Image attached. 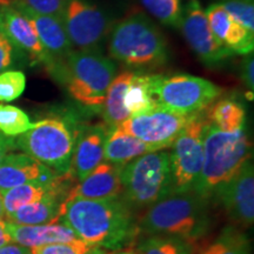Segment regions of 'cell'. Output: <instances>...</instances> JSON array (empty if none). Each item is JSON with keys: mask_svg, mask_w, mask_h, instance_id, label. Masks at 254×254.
Returning <instances> with one entry per match:
<instances>
[{"mask_svg": "<svg viewBox=\"0 0 254 254\" xmlns=\"http://www.w3.org/2000/svg\"><path fill=\"white\" fill-rule=\"evenodd\" d=\"M59 222L71 228L78 239L92 247L120 249L134 233L132 215L118 199H65Z\"/></svg>", "mask_w": 254, "mask_h": 254, "instance_id": "1", "label": "cell"}, {"mask_svg": "<svg viewBox=\"0 0 254 254\" xmlns=\"http://www.w3.org/2000/svg\"><path fill=\"white\" fill-rule=\"evenodd\" d=\"M209 227L206 199L195 190L172 193L151 205L140 228L151 236L172 237L193 244Z\"/></svg>", "mask_w": 254, "mask_h": 254, "instance_id": "2", "label": "cell"}, {"mask_svg": "<svg viewBox=\"0 0 254 254\" xmlns=\"http://www.w3.org/2000/svg\"><path fill=\"white\" fill-rule=\"evenodd\" d=\"M251 158L246 129L222 132L207 124L204 135V163L194 190L202 198L214 195Z\"/></svg>", "mask_w": 254, "mask_h": 254, "instance_id": "3", "label": "cell"}, {"mask_svg": "<svg viewBox=\"0 0 254 254\" xmlns=\"http://www.w3.org/2000/svg\"><path fill=\"white\" fill-rule=\"evenodd\" d=\"M109 52L128 67L155 68L167 60V44L150 19L134 14L119 21L111 32Z\"/></svg>", "mask_w": 254, "mask_h": 254, "instance_id": "4", "label": "cell"}, {"mask_svg": "<svg viewBox=\"0 0 254 254\" xmlns=\"http://www.w3.org/2000/svg\"><path fill=\"white\" fill-rule=\"evenodd\" d=\"M79 132L74 120L67 117H51L17 136L14 145L57 174L64 176L71 171Z\"/></svg>", "mask_w": 254, "mask_h": 254, "instance_id": "5", "label": "cell"}, {"mask_svg": "<svg viewBox=\"0 0 254 254\" xmlns=\"http://www.w3.org/2000/svg\"><path fill=\"white\" fill-rule=\"evenodd\" d=\"M65 60L62 77L73 99L92 109L103 106L116 77L117 68L112 60L97 51H72Z\"/></svg>", "mask_w": 254, "mask_h": 254, "instance_id": "6", "label": "cell"}, {"mask_svg": "<svg viewBox=\"0 0 254 254\" xmlns=\"http://www.w3.org/2000/svg\"><path fill=\"white\" fill-rule=\"evenodd\" d=\"M125 199L135 206H150L172 194L170 152L153 151L126 164L120 171Z\"/></svg>", "mask_w": 254, "mask_h": 254, "instance_id": "7", "label": "cell"}, {"mask_svg": "<svg viewBox=\"0 0 254 254\" xmlns=\"http://www.w3.org/2000/svg\"><path fill=\"white\" fill-rule=\"evenodd\" d=\"M206 111V110H205ZM205 111L194 113L172 144L170 153L172 193L194 190L204 163Z\"/></svg>", "mask_w": 254, "mask_h": 254, "instance_id": "8", "label": "cell"}, {"mask_svg": "<svg viewBox=\"0 0 254 254\" xmlns=\"http://www.w3.org/2000/svg\"><path fill=\"white\" fill-rule=\"evenodd\" d=\"M152 88L157 106L182 114L205 111L222 92L213 82L185 74L152 75Z\"/></svg>", "mask_w": 254, "mask_h": 254, "instance_id": "9", "label": "cell"}, {"mask_svg": "<svg viewBox=\"0 0 254 254\" xmlns=\"http://www.w3.org/2000/svg\"><path fill=\"white\" fill-rule=\"evenodd\" d=\"M192 116L158 106L148 112L131 116L119 126L139 140L152 146L155 151H159L172 146Z\"/></svg>", "mask_w": 254, "mask_h": 254, "instance_id": "10", "label": "cell"}, {"mask_svg": "<svg viewBox=\"0 0 254 254\" xmlns=\"http://www.w3.org/2000/svg\"><path fill=\"white\" fill-rule=\"evenodd\" d=\"M63 24L73 46L79 51H97L109 31V20L86 0H67Z\"/></svg>", "mask_w": 254, "mask_h": 254, "instance_id": "11", "label": "cell"}, {"mask_svg": "<svg viewBox=\"0 0 254 254\" xmlns=\"http://www.w3.org/2000/svg\"><path fill=\"white\" fill-rule=\"evenodd\" d=\"M180 27L190 49L206 65H214L233 55L215 39L205 11L196 0H192L187 5Z\"/></svg>", "mask_w": 254, "mask_h": 254, "instance_id": "12", "label": "cell"}, {"mask_svg": "<svg viewBox=\"0 0 254 254\" xmlns=\"http://www.w3.org/2000/svg\"><path fill=\"white\" fill-rule=\"evenodd\" d=\"M0 19L9 39L24 56L30 57L33 63L43 64L53 74L60 75L58 62L47 52L32 24L19 9L13 5L0 7Z\"/></svg>", "mask_w": 254, "mask_h": 254, "instance_id": "13", "label": "cell"}, {"mask_svg": "<svg viewBox=\"0 0 254 254\" xmlns=\"http://www.w3.org/2000/svg\"><path fill=\"white\" fill-rule=\"evenodd\" d=\"M238 224L252 226L254 220V171L252 161L247 160L230 182L214 194Z\"/></svg>", "mask_w": 254, "mask_h": 254, "instance_id": "14", "label": "cell"}, {"mask_svg": "<svg viewBox=\"0 0 254 254\" xmlns=\"http://www.w3.org/2000/svg\"><path fill=\"white\" fill-rule=\"evenodd\" d=\"M59 177L26 153H7L0 163V193L30 183H50Z\"/></svg>", "mask_w": 254, "mask_h": 254, "instance_id": "15", "label": "cell"}, {"mask_svg": "<svg viewBox=\"0 0 254 254\" xmlns=\"http://www.w3.org/2000/svg\"><path fill=\"white\" fill-rule=\"evenodd\" d=\"M212 33L218 43L238 55H250L254 49V33L239 25L221 4L209 5L205 12Z\"/></svg>", "mask_w": 254, "mask_h": 254, "instance_id": "16", "label": "cell"}, {"mask_svg": "<svg viewBox=\"0 0 254 254\" xmlns=\"http://www.w3.org/2000/svg\"><path fill=\"white\" fill-rule=\"evenodd\" d=\"M110 131L111 128L105 124L90 126L79 132L69 171L75 174L79 182L104 161L105 144Z\"/></svg>", "mask_w": 254, "mask_h": 254, "instance_id": "17", "label": "cell"}, {"mask_svg": "<svg viewBox=\"0 0 254 254\" xmlns=\"http://www.w3.org/2000/svg\"><path fill=\"white\" fill-rule=\"evenodd\" d=\"M120 171L122 166H117L107 161L101 163L84 179L80 180L77 186L71 189L66 199H117L123 193Z\"/></svg>", "mask_w": 254, "mask_h": 254, "instance_id": "18", "label": "cell"}, {"mask_svg": "<svg viewBox=\"0 0 254 254\" xmlns=\"http://www.w3.org/2000/svg\"><path fill=\"white\" fill-rule=\"evenodd\" d=\"M5 228L12 243L28 249L49 244L68 243L78 239L74 232L63 222L45 225H18L5 221Z\"/></svg>", "mask_w": 254, "mask_h": 254, "instance_id": "19", "label": "cell"}, {"mask_svg": "<svg viewBox=\"0 0 254 254\" xmlns=\"http://www.w3.org/2000/svg\"><path fill=\"white\" fill-rule=\"evenodd\" d=\"M17 9L28 19L41 44L57 62L59 59L67 58V56L73 51V45L62 20L55 17H50V15L34 13L25 8Z\"/></svg>", "mask_w": 254, "mask_h": 254, "instance_id": "20", "label": "cell"}, {"mask_svg": "<svg viewBox=\"0 0 254 254\" xmlns=\"http://www.w3.org/2000/svg\"><path fill=\"white\" fill-rule=\"evenodd\" d=\"M153 151L155 150L152 146L129 134L123 127L117 126L111 128L107 135L104 160L123 167L140 155Z\"/></svg>", "mask_w": 254, "mask_h": 254, "instance_id": "21", "label": "cell"}, {"mask_svg": "<svg viewBox=\"0 0 254 254\" xmlns=\"http://www.w3.org/2000/svg\"><path fill=\"white\" fill-rule=\"evenodd\" d=\"M63 193L64 190L50 193L43 199L24 206L9 214L5 221L18 225H45L59 222L63 202L66 199L63 198Z\"/></svg>", "mask_w": 254, "mask_h": 254, "instance_id": "22", "label": "cell"}, {"mask_svg": "<svg viewBox=\"0 0 254 254\" xmlns=\"http://www.w3.org/2000/svg\"><path fill=\"white\" fill-rule=\"evenodd\" d=\"M67 174L59 176L56 180H53V182H36L25 184V185L14 187V189H11L6 190L4 193H1L2 205H4L6 217H8L9 214L18 211L19 208L24 207V206L43 199L44 196L50 194V193L64 190L63 182Z\"/></svg>", "mask_w": 254, "mask_h": 254, "instance_id": "23", "label": "cell"}, {"mask_svg": "<svg viewBox=\"0 0 254 254\" xmlns=\"http://www.w3.org/2000/svg\"><path fill=\"white\" fill-rule=\"evenodd\" d=\"M133 75L134 73L131 71L123 72L114 77L110 84L103 104L105 124L110 128L122 125L125 120L129 118V113L125 109L124 99H125L127 87H128Z\"/></svg>", "mask_w": 254, "mask_h": 254, "instance_id": "24", "label": "cell"}, {"mask_svg": "<svg viewBox=\"0 0 254 254\" xmlns=\"http://www.w3.org/2000/svg\"><path fill=\"white\" fill-rule=\"evenodd\" d=\"M206 119L222 132H237L245 128L246 111L244 105L232 98L211 104L205 111Z\"/></svg>", "mask_w": 254, "mask_h": 254, "instance_id": "25", "label": "cell"}, {"mask_svg": "<svg viewBox=\"0 0 254 254\" xmlns=\"http://www.w3.org/2000/svg\"><path fill=\"white\" fill-rule=\"evenodd\" d=\"M124 104L127 112L129 113V117L138 116L158 107L153 97L152 75L134 73L127 87Z\"/></svg>", "mask_w": 254, "mask_h": 254, "instance_id": "26", "label": "cell"}, {"mask_svg": "<svg viewBox=\"0 0 254 254\" xmlns=\"http://www.w3.org/2000/svg\"><path fill=\"white\" fill-rule=\"evenodd\" d=\"M199 254H251L250 240L236 227H226Z\"/></svg>", "mask_w": 254, "mask_h": 254, "instance_id": "27", "label": "cell"}, {"mask_svg": "<svg viewBox=\"0 0 254 254\" xmlns=\"http://www.w3.org/2000/svg\"><path fill=\"white\" fill-rule=\"evenodd\" d=\"M36 123H32L23 110L13 105L0 104V133L8 138L19 136L34 128Z\"/></svg>", "mask_w": 254, "mask_h": 254, "instance_id": "28", "label": "cell"}, {"mask_svg": "<svg viewBox=\"0 0 254 254\" xmlns=\"http://www.w3.org/2000/svg\"><path fill=\"white\" fill-rule=\"evenodd\" d=\"M139 254H193L192 244L172 237L152 236L142 241Z\"/></svg>", "mask_w": 254, "mask_h": 254, "instance_id": "29", "label": "cell"}, {"mask_svg": "<svg viewBox=\"0 0 254 254\" xmlns=\"http://www.w3.org/2000/svg\"><path fill=\"white\" fill-rule=\"evenodd\" d=\"M141 2L159 21L170 26L180 27L183 9L179 0H141Z\"/></svg>", "mask_w": 254, "mask_h": 254, "instance_id": "30", "label": "cell"}, {"mask_svg": "<svg viewBox=\"0 0 254 254\" xmlns=\"http://www.w3.org/2000/svg\"><path fill=\"white\" fill-rule=\"evenodd\" d=\"M26 87V77L18 69L0 72V101L9 103L18 99Z\"/></svg>", "mask_w": 254, "mask_h": 254, "instance_id": "31", "label": "cell"}, {"mask_svg": "<svg viewBox=\"0 0 254 254\" xmlns=\"http://www.w3.org/2000/svg\"><path fill=\"white\" fill-rule=\"evenodd\" d=\"M67 0H12L17 8H25L34 13L50 15L63 21Z\"/></svg>", "mask_w": 254, "mask_h": 254, "instance_id": "32", "label": "cell"}, {"mask_svg": "<svg viewBox=\"0 0 254 254\" xmlns=\"http://www.w3.org/2000/svg\"><path fill=\"white\" fill-rule=\"evenodd\" d=\"M221 5L238 24L254 33L253 0H226Z\"/></svg>", "mask_w": 254, "mask_h": 254, "instance_id": "33", "label": "cell"}, {"mask_svg": "<svg viewBox=\"0 0 254 254\" xmlns=\"http://www.w3.org/2000/svg\"><path fill=\"white\" fill-rule=\"evenodd\" d=\"M23 58L24 53L9 39L0 19V72L12 69Z\"/></svg>", "mask_w": 254, "mask_h": 254, "instance_id": "34", "label": "cell"}, {"mask_svg": "<svg viewBox=\"0 0 254 254\" xmlns=\"http://www.w3.org/2000/svg\"><path fill=\"white\" fill-rule=\"evenodd\" d=\"M92 249L91 245L80 239L68 243H56L49 245L31 247V254H87Z\"/></svg>", "mask_w": 254, "mask_h": 254, "instance_id": "35", "label": "cell"}, {"mask_svg": "<svg viewBox=\"0 0 254 254\" xmlns=\"http://www.w3.org/2000/svg\"><path fill=\"white\" fill-rule=\"evenodd\" d=\"M253 56L250 55L244 62L243 67V79L245 81L246 86L253 91L254 88V80H253Z\"/></svg>", "mask_w": 254, "mask_h": 254, "instance_id": "36", "label": "cell"}, {"mask_svg": "<svg viewBox=\"0 0 254 254\" xmlns=\"http://www.w3.org/2000/svg\"><path fill=\"white\" fill-rule=\"evenodd\" d=\"M0 254H31L28 247L18 245L15 243H8L0 247Z\"/></svg>", "mask_w": 254, "mask_h": 254, "instance_id": "37", "label": "cell"}, {"mask_svg": "<svg viewBox=\"0 0 254 254\" xmlns=\"http://www.w3.org/2000/svg\"><path fill=\"white\" fill-rule=\"evenodd\" d=\"M13 147H15L13 139L0 133V163H1L5 155L8 153V151Z\"/></svg>", "mask_w": 254, "mask_h": 254, "instance_id": "38", "label": "cell"}, {"mask_svg": "<svg viewBox=\"0 0 254 254\" xmlns=\"http://www.w3.org/2000/svg\"><path fill=\"white\" fill-rule=\"evenodd\" d=\"M8 243H12V240L11 238H9L7 232H6L5 221H0V247L6 245V244Z\"/></svg>", "mask_w": 254, "mask_h": 254, "instance_id": "39", "label": "cell"}, {"mask_svg": "<svg viewBox=\"0 0 254 254\" xmlns=\"http://www.w3.org/2000/svg\"><path fill=\"white\" fill-rule=\"evenodd\" d=\"M5 220H6V214H5L4 205H2V196H1V193H0V221H5Z\"/></svg>", "mask_w": 254, "mask_h": 254, "instance_id": "40", "label": "cell"}, {"mask_svg": "<svg viewBox=\"0 0 254 254\" xmlns=\"http://www.w3.org/2000/svg\"><path fill=\"white\" fill-rule=\"evenodd\" d=\"M87 254H105V252L103 250H100L99 247H94V249H92Z\"/></svg>", "mask_w": 254, "mask_h": 254, "instance_id": "41", "label": "cell"}, {"mask_svg": "<svg viewBox=\"0 0 254 254\" xmlns=\"http://www.w3.org/2000/svg\"><path fill=\"white\" fill-rule=\"evenodd\" d=\"M12 5V0H0V7H4V6Z\"/></svg>", "mask_w": 254, "mask_h": 254, "instance_id": "42", "label": "cell"}, {"mask_svg": "<svg viewBox=\"0 0 254 254\" xmlns=\"http://www.w3.org/2000/svg\"><path fill=\"white\" fill-rule=\"evenodd\" d=\"M105 254H139L133 252V251H122V252H114V253H105Z\"/></svg>", "mask_w": 254, "mask_h": 254, "instance_id": "43", "label": "cell"}]
</instances>
